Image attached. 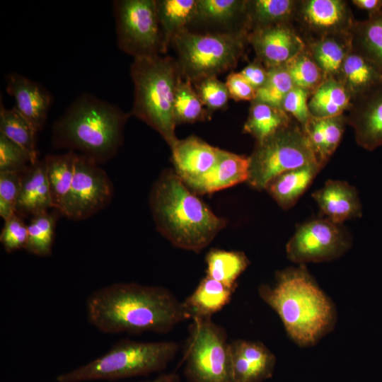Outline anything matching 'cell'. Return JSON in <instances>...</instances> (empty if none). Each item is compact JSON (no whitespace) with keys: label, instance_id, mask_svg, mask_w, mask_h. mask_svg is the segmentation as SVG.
Here are the masks:
<instances>
[{"label":"cell","instance_id":"cell-1","mask_svg":"<svg viewBox=\"0 0 382 382\" xmlns=\"http://www.w3.org/2000/svg\"><path fill=\"white\" fill-rule=\"evenodd\" d=\"M90 324L106 334H166L190 316L183 302L168 289L118 282L92 293L86 300Z\"/></svg>","mask_w":382,"mask_h":382},{"label":"cell","instance_id":"cell-2","mask_svg":"<svg viewBox=\"0 0 382 382\" xmlns=\"http://www.w3.org/2000/svg\"><path fill=\"white\" fill-rule=\"evenodd\" d=\"M274 279L273 284L259 286V296L278 315L296 345L315 346L335 328L337 319L335 303L305 265L277 271Z\"/></svg>","mask_w":382,"mask_h":382},{"label":"cell","instance_id":"cell-3","mask_svg":"<svg viewBox=\"0 0 382 382\" xmlns=\"http://www.w3.org/2000/svg\"><path fill=\"white\" fill-rule=\"evenodd\" d=\"M149 206L158 232L173 246L199 253L226 226L190 190L174 170H164L153 184Z\"/></svg>","mask_w":382,"mask_h":382},{"label":"cell","instance_id":"cell-4","mask_svg":"<svg viewBox=\"0 0 382 382\" xmlns=\"http://www.w3.org/2000/svg\"><path fill=\"white\" fill-rule=\"evenodd\" d=\"M129 116L92 95H81L54 123L53 144L79 151L99 165L111 159L122 146Z\"/></svg>","mask_w":382,"mask_h":382},{"label":"cell","instance_id":"cell-5","mask_svg":"<svg viewBox=\"0 0 382 382\" xmlns=\"http://www.w3.org/2000/svg\"><path fill=\"white\" fill-rule=\"evenodd\" d=\"M134 103L130 115L156 130L171 148L178 139L174 98L182 76L177 61L160 55L134 59L130 66Z\"/></svg>","mask_w":382,"mask_h":382},{"label":"cell","instance_id":"cell-6","mask_svg":"<svg viewBox=\"0 0 382 382\" xmlns=\"http://www.w3.org/2000/svg\"><path fill=\"white\" fill-rule=\"evenodd\" d=\"M179 349L173 341L116 342L104 354L56 377L57 382L115 381L164 370Z\"/></svg>","mask_w":382,"mask_h":382},{"label":"cell","instance_id":"cell-7","mask_svg":"<svg viewBox=\"0 0 382 382\" xmlns=\"http://www.w3.org/2000/svg\"><path fill=\"white\" fill-rule=\"evenodd\" d=\"M249 32L198 34L187 28L173 39L183 78L192 83L232 71L244 54Z\"/></svg>","mask_w":382,"mask_h":382},{"label":"cell","instance_id":"cell-8","mask_svg":"<svg viewBox=\"0 0 382 382\" xmlns=\"http://www.w3.org/2000/svg\"><path fill=\"white\" fill-rule=\"evenodd\" d=\"M248 157L247 182L258 190H265L273 178L284 172L318 163L303 127L295 120L267 139L256 142Z\"/></svg>","mask_w":382,"mask_h":382},{"label":"cell","instance_id":"cell-9","mask_svg":"<svg viewBox=\"0 0 382 382\" xmlns=\"http://www.w3.org/2000/svg\"><path fill=\"white\" fill-rule=\"evenodd\" d=\"M183 354L188 382H233L231 345L212 317L194 318Z\"/></svg>","mask_w":382,"mask_h":382},{"label":"cell","instance_id":"cell-10","mask_svg":"<svg viewBox=\"0 0 382 382\" xmlns=\"http://www.w3.org/2000/svg\"><path fill=\"white\" fill-rule=\"evenodd\" d=\"M117 42L134 59L163 53L162 35L155 0L113 1Z\"/></svg>","mask_w":382,"mask_h":382},{"label":"cell","instance_id":"cell-11","mask_svg":"<svg viewBox=\"0 0 382 382\" xmlns=\"http://www.w3.org/2000/svg\"><path fill=\"white\" fill-rule=\"evenodd\" d=\"M349 233L328 219H316L300 225L286 245L287 257L298 265L336 260L351 247Z\"/></svg>","mask_w":382,"mask_h":382},{"label":"cell","instance_id":"cell-12","mask_svg":"<svg viewBox=\"0 0 382 382\" xmlns=\"http://www.w3.org/2000/svg\"><path fill=\"white\" fill-rule=\"evenodd\" d=\"M113 193L106 172L90 158L77 154L71 189L61 214L76 221L88 219L105 208Z\"/></svg>","mask_w":382,"mask_h":382},{"label":"cell","instance_id":"cell-13","mask_svg":"<svg viewBox=\"0 0 382 382\" xmlns=\"http://www.w3.org/2000/svg\"><path fill=\"white\" fill-rule=\"evenodd\" d=\"M295 21L310 37L351 34L354 19L352 10L343 0L298 1Z\"/></svg>","mask_w":382,"mask_h":382},{"label":"cell","instance_id":"cell-14","mask_svg":"<svg viewBox=\"0 0 382 382\" xmlns=\"http://www.w3.org/2000/svg\"><path fill=\"white\" fill-rule=\"evenodd\" d=\"M248 42L253 47L256 59L267 69L284 65L306 47L293 23L254 29L249 33Z\"/></svg>","mask_w":382,"mask_h":382},{"label":"cell","instance_id":"cell-15","mask_svg":"<svg viewBox=\"0 0 382 382\" xmlns=\"http://www.w3.org/2000/svg\"><path fill=\"white\" fill-rule=\"evenodd\" d=\"M357 144L367 151L382 145V83L352 99L345 112Z\"/></svg>","mask_w":382,"mask_h":382},{"label":"cell","instance_id":"cell-16","mask_svg":"<svg viewBox=\"0 0 382 382\" xmlns=\"http://www.w3.org/2000/svg\"><path fill=\"white\" fill-rule=\"evenodd\" d=\"M230 345L233 382H264L272 377L277 359L264 343L238 339Z\"/></svg>","mask_w":382,"mask_h":382},{"label":"cell","instance_id":"cell-17","mask_svg":"<svg viewBox=\"0 0 382 382\" xmlns=\"http://www.w3.org/2000/svg\"><path fill=\"white\" fill-rule=\"evenodd\" d=\"M170 149L173 170L185 183L207 173L216 164L221 150L193 135L178 139Z\"/></svg>","mask_w":382,"mask_h":382},{"label":"cell","instance_id":"cell-18","mask_svg":"<svg viewBox=\"0 0 382 382\" xmlns=\"http://www.w3.org/2000/svg\"><path fill=\"white\" fill-rule=\"evenodd\" d=\"M6 91L16 101L14 106L37 132L47 120L52 103L49 92L39 83L16 73L6 76Z\"/></svg>","mask_w":382,"mask_h":382},{"label":"cell","instance_id":"cell-19","mask_svg":"<svg viewBox=\"0 0 382 382\" xmlns=\"http://www.w3.org/2000/svg\"><path fill=\"white\" fill-rule=\"evenodd\" d=\"M249 157L221 150L214 167L204 175L185 183L197 195L211 194L248 181Z\"/></svg>","mask_w":382,"mask_h":382},{"label":"cell","instance_id":"cell-20","mask_svg":"<svg viewBox=\"0 0 382 382\" xmlns=\"http://www.w3.org/2000/svg\"><path fill=\"white\" fill-rule=\"evenodd\" d=\"M312 197L326 219L335 224H342L362 215L358 192L346 181L328 180L312 194Z\"/></svg>","mask_w":382,"mask_h":382},{"label":"cell","instance_id":"cell-21","mask_svg":"<svg viewBox=\"0 0 382 382\" xmlns=\"http://www.w3.org/2000/svg\"><path fill=\"white\" fill-rule=\"evenodd\" d=\"M54 208L46 174L45 160L30 164L21 173L20 192L16 212L22 217L48 212Z\"/></svg>","mask_w":382,"mask_h":382},{"label":"cell","instance_id":"cell-22","mask_svg":"<svg viewBox=\"0 0 382 382\" xmlns=\"http://www.w3.org/2000/svg\"><path fill=\"white\" fill-rule=\"evenodd\" d=\"M346 125L345 113L323 118L311 116L303 127L316 161L323 168L339 146Z\"/></svg>","mask_w":382,"mask_h":382},{"label":"cell","instance_id":"cell-23","mask_svg":"<svg viewBox=\"0 0 382 382\" xmlns=\"http://www.w3.org/2000/svg\"><path fill=\"white\" fill-rule=\"evenodd\" d=\"M323 167L311 163L273 178L265 190L283 209L292 207L311 185Z\"/></svg>","mask_w":382,"mask_h":382},{"label":"cell","instance_id":"cell-24","mask_svg":"<svg viewBox=\"0 0 382 382\" xmlns=\"http://www.w3.org/2000/svg\"><path fill=\"white\" fill-rule=\"evenodd\" d=\"M306 50L326 78L337 79L352 49V35H330L305 40Z\"/></svg>","mask_w":382,"mask_h":382},{"label":"cell","instance_id":"cell-25","mask_svg":"<svg viewBox=\"0 0 382 382\" xmlns=\"http://www.w3.org/2000/svg\"><path fill=\"white\" fill-rule=\"evenodd\" d=\"M235 290L206 275L183 305L191 319L212 317L231 301Z\"/></svg>","mask_w":382,"mask_h":382},{"label":"cell","instance_id":"cell-26","mask_svg":"<svg viewBox=\"0 0 382 382\" xmlns=\"http://www.w3.org/2000/svg\"><path fill=\"white\" fill-rule=\"evenodd\" d=\"M337 80L354 98L382 83V74L366 57L351 49L340 69Z\"/></svg>","mask_w":382,"mask_h":382},{"label":"cell","instance_id":"cell-27","mask_svg":"<svg viewBox=\"0 0 382 382\" xmlns=\"http://www.w3.org/2000/svg\"><path fill=\"white\" fill-rule=\"evenodd\" d=\"M156 2L165 53L174 37L195 21L197 0H158Z\"/></svg>","mask_w":382,"mask_h":382},{"label":"cell","instance_id":"cell-28","mask_svg":"<svg viewBox=\"0 0 382 382\" xmlns=\"http://www.w3.org/2000/svg\"><path fill=\"white\" fill-rule=\"evenodd\" d=\"M77 153L48 155L44 160L53 207L60 214L71 189Z\"/></svg>","mask_w":382,"mask_h":382},{"label":"cell","instance_id":"cell-29","mask_svg":"<svg viewBox=\"0 0 382 382\" xmlns=\"http://www.w3.org/2000/svg\"><path fill=\"white\" fill-rule=\"evenodd\" d=\"M352 100V96L340 81L326 78L311 94L308 108L312 117H335L345 114Z\"/></svg>","mask_w":382,"mask_h":382},{"label":"cell","instance_id":"cell-30","mask_svg":"<svg viewBox=\"0 0 382 382\" xmlns=\"http://www.w3.org/2000/svg\"><path fill=\"white\" fill-rule=\"evenodd\" d=\"M296 0H247L246 14L250 32L295 21Z\"/></svg>","mask_w":382,"mask_h":382},{"label":"cell","instance_id":"cell-31","mask_svg":"<svg viewBox=\"0 0 382 382\" xmlns=\"http://www.w3.org/2000/svg\"><path fill=\"white\" fill-rule=\"evenodd\" d=\"M352 47L369 60L382 74V10L366 20L355 21Z\"/></svg>","mask_w":382,"mask_h":382},{"label":"cell","instance_id":"cell-32","mask_svg":"<svg viewBox=\"0 0 382 382\" xmlns=\"http://www.w3.org/2000/svg\"><path fill=\"white\" fill-rule=\"evenodd\" d=\"M293 119L281 108L253 101L243 132L250 134L256 142L262 141L288 126Z\"/></svg>","mask_w":382,"mask_h":382},{"label":"cell","instance_id":"cell-33","mask_svg":"<svg viewBox=\"0 0 382 382\" xmlns=\"http://www.w3.org/2000/svg\"><path fill=\"white\" fill-rule=\"evenodd\" d=\"M207 276L236 289L237 279L247 269L250 261L241 251L211 249L206 255Z\"/></svg>","mask_w":382,"mask_h":382},{"label":"cell","instance_id":"cell-34","mask_svg":"<svg viewBox=\"0 0 382 382\" xmlns=\"http://www.w3.org/2000/svg\"><path fill=\"white\" fill-rule=\"evenodd\" d=\"M37 132L15 107L7 109L1 102L0 134L21 146L30 156L33 163L38 159Z\"/></svg>","mask_w":382,"mask_h":382},{"label":"cell","instance_id":"cell-35","mask_svg":"<svg viewBox=\"0 0 382 382\" xmlns=\"http://www.w3.org/2000/svg\"><path fill=\"white\" fill-rule=\"evenodd\" d=\"M173 110L177 125L208 120L211 116L192 83L183 77L176 86Z\"/></svg>","mask_w":382,"mask_h":382},{"label":"cell","instance_id":"cell-36","mask_svg":"<svg viewBox=\"0 0 382 382\" xmlns=\"http://www.w3.org/2000/svg\"><path fill=\"white\" fill-rule=\"evenodd\" d=\"M57 212H46L32 216L28 225V240L25 248L29 253L40 257L52 255L58 218Z\"/></svg>","mask_w":382,"mask_h":382},{"label":"cell","instance_id":"cell-37","mask_svg":"<svg viewBox=\"0 0 382 382\" xmlns=\"http://www.w3.org/2000/svg\"><path fill=\"white\" fill-rule=\"evenodd\" d=\"M246 2L247 0H197L195 21L225 25L241 18L248 23Z\"/></svg>","mask_w":382,"mask_h":382},{"label":"cell","instance_id":"cell-38","mask_svg":"<svg viewBox=\"0 0 382 382\" xmlns=\"http://www.w3.org/2000/svg\"><path fill=\"white\" fill-rule=\"evenodd\" d=\"M284 66L294 86L308 91L311 94L326 79L324 73L306 49L287 62Z\"/></svg>","mask_w":382,"mask_h":382},{"label":"cell","instance_id":"cell-39","mask_svg":"<svg viewBox=\"0 0 382 382\" xmlns=\"http://www.w3.org/2000/svg\"><path fill=\"white\" fill-rule=\"evenodd\" d=\"M267 70V82L256 90L255 101L281 108L284 98L293 88L294 83L284 65Z\"/></svg>","mask_w":382,"mask_h":382},{"label":"cell","instance_id":"cell-40","mask_svg":"<svg viewBox=\"0 0 382 382\" xmlns=\"http://www.w3.org/2000/svg\"><path fill=\"white\" fill-rule=\"evenodd\" d=\"M204 106L209 110L224 108L230 98L225 83L216 76L204 78L192 83Z\"/></svg>","mask_w":382,"mask_h":382},{"label":"cell","instance_id":"cell-41","mask_svg":"<svg viewBox=\"0 0 382 382\" xmlns=\"http://www.w3.org/2000/svg\"><path fill=\"white\" fill-rule=\"evenodd\" d=\"M33 164L29 154L0 134V172L23 173Z\"/></svg>","mask_w":382,"mask_h":382},{"label":"cell","instance_id":"cell-42","mask_svg":"<svg viewBox=\"0 0 382 382\" xmlns=\"http://www.w3.org/2000/svg\"><path fill=\"white\" fill-rule=\"evenodd\" d=\"M21 183V173L0 172V216L4 221L16 213Z\"/></svg>","mask_w":382,"mask_h":382},{"label":"cell","instance_id":"cell-43","mask_svg":"<svg viewBox=\"0 0 382 382\" xmlns=\"http://www.w3.org/2000/svg\"><path fill=\"white\" fill-rule=\"evenodd\" d=\"M28 240V225L18 214L5 221L0 235V241L6 253L25 248Z\"/></svg>","mask_w":382,"mask_h":382},{"label":"cell","instance_id":"cell-44","mask_svg":"<svg viewBox=\"0 0 382 382\" xmlns=\"http://www.w3.org/2000/svg\"><path fill=\"white\" fill-rule=\"evenodd\" d=\"M311 93L302 88L294 86L285 96L281 108L303 127L311 117L308 108Z\"/></svg>","mask_w":382,"mask_h":382},{"label":"cell","instance_id":"cell-45","mask_svg":"<svg viewBox=\"0 0 382 382\" xmlns=\"http://www.w3.org/2000/svg\"><path fill=\"white\" fill-rule=\"evenodd\" d=\"M225 84L229 97L236 101L255 100L256 90L250 85L239 72L231 71L227 76Z\"/></svg>","mask_w":382,"mask_h":382},{"label":"cell","instance_id":"cell-46","mask_svg":"<svg viewBox=\"0 0 382 382\" xmlns=\"http://www.w3.org/2000/svg\"><path fill=\"white\" fill-rule=\"evenodd\" d=\"M239 73L255 90L263 86L268 78L267 69L256 58Z\"/></svg>","mask_w":382,"mask_h":382},{"label":"cell","instance_id":"cell-47","mask_svg":"<svg viewBox=\"0 0 382 382\" xmlns=\"http://www.w3.org/2000/svg\"><path fill=\"white\" fill-rule=\"evenodd\" d=\"M351 2L359 9L367 11L369 16L382 10V0H352Z\"/></svg>","mask_w":382,"mask_h":382},{"label":"cell","instance_id":"cell-48","mask_svg":"<svg viewBox=\"0 0 382 382\" xmlns=\"http://www.w3.org/2000/svg\"><path fill=\"white\" fill-rule=\"evenodd\" d=\"M143 382H180V376L175 372L162 374L156 378Z\"/></svg>","mask_w":382,"mask_h":382}]
</instances>
